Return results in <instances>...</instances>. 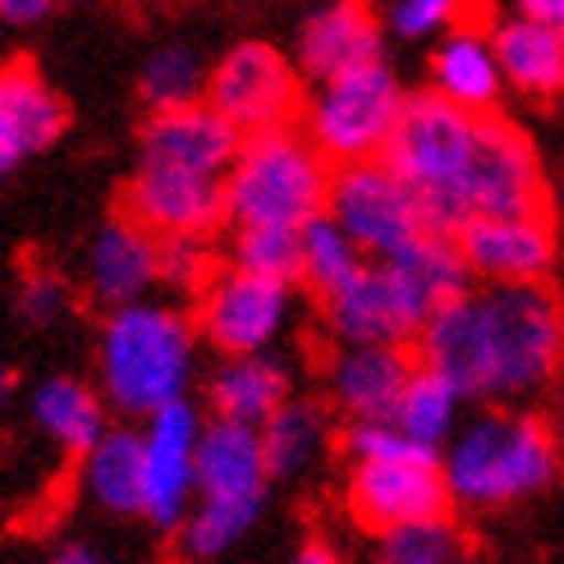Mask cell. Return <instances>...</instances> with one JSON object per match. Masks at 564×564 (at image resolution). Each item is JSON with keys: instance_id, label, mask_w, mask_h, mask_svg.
Returning a JSON list of instances; mask_svg holds the SVG:
<instances>
[{"instance_id": "obj_1", "label": "cell", "mask_w": 564, "mask_h": 564, "mask_svg": "<svg viewBox=\"0 0 564 564\" xmlns=\"http://www.w3.org/2000/svg\"><path fill=\"white\" fill-rule=\"evenodd\" d=\"M330 180V161L307 133H262L248 138L225 175V212L239 230H303L326 216Z\"/></svg>"}, {"instance_id": "obj_2", "label": "cell", "mask_w": 564, "mask_h": 564, "mask_svg": "<svg viewBox=\"0 0 564 564\" xmlns=\"http://www.w3.org/2000/svg\"><path fill=\"white\" fill-rule=\"evenodd\" d=\"M560 436L538 413L496 409L449 445L445 482L464 505H510L546 491L560 477Z\"/></svg>"}, {"instance_id": "obj_3", "label": "cell", "mask_w": 564, "mask_h": 564, "mask_svg": "<svg viewBox=\"0 0 564 564\" xmlns=\"http://www.w3.org/2000/svg\"><path fill=\"white\" fill-rule=\"evenodd\" d=\"M101 386L124 413H161L180 400L193 362V326L175 307L133 303L110 313L101 326Z\"/></svg>"}, {"instance_id": "obj_4", "label": "cell", "mask_w": 564, "mask_h": 564, "mask_svg": "<svg viewBox=\"0 0 564 564\" xmlns=\"http://www.w3.org/2000/svg\"><path fill=\"white\" fill-rule=\"evenodd\" d=\"M473 143H477V116L449 106L436 93H417L404 101V116L394 124V138L381 156L413 188L427 225L445 239H455V193L468 171Z\"/></svg>"}, {"instance_id": "obj_5", "label": "cell", "mask_w": 564, "mask_h": 564, "mask_svg": "<svg viewBox=\"0 0 564 564\" xmlns=\"http://www.w3.org/2000/svg\"><path fill=\"white\" fill-rule=\"evenodd\" d=\"M482 299L491 394H523L555 377L564 358V307L551 285H491Z\"/></svg>"}, {"instance_id": "obj_6", "label": "cell", "mask_w": 564, "mask_h": 564, "mask_svg": "<svg viewBox=\"0 0 564 564\" xmlns=\"http://www.w3.org/2000/svg\"><path fill=\"white\" fill-rule=\"evenodd\" d=\"M404 101L409 97L386 65L345 74L307 101V138L335 171L381 161L404 116Z\"/></svg>"}, {"instance_id": "obj_7", "label": "cell", "mask_w": 564, "mask_h": 564, "mask_svg": "<svg viewBox=\"0 0 564 564\" xmlns=\"http://www.w3.org/2000/svg\"><path fill=\"white\" fill-rule=\"evenodd\" d=\"M496 216H551V197L523 129L505 116H477V143L455 193V235L468 220Z\"/></svg>"}, {"instance_id": "obj_8", "label": "cell", "mask_w": 564, "mask_h": 564, "mask_svg": "<svg viewBox=\"0 0 564 564\" xmlns=\"http://www.w3.org/2000/svg\"><path fill=\"white\" fill-rule=\"evenodd\" d=\"M326 212L354 239V248L372 252L377 262H400L422 239L436 235L427 216H422V203L413 197V188L386 161L335 171Z\"/></svg>"}, {"instance_id": "obj_9", "label": "cell", "mask_w": 564, "mask_h": 564, "mask_svg": "<svg viewBox=\"0 0 564 564\" xmlns=\"http://www.w3.org/2000/svg\"><path fill=\"white\" fill-rule=\"evenodd\" d=\"M436 307L400 262H368L340 294L326 299V326L354 349H404Z\"/></svg>"}, {"instance_id": "obj_10", "label": "cell", "mask_w": 564, "mask_h": 564, "mask_svg": "<svg viewBox=\"0 0 564 564\" xmlns=\"http://www.w3.org/2000/svg\"><path fill=\"white\" fill-rule=\"evenodd\" d=\"M449 505H455V496L445 482V464L432 449L362 459L349 473V514L377 538H390V532L413 523L449 519Z\"/></svg>"}, {"instance_id": "obj_11", "label": "cell", "mask_w": 564, "mask_h": 564, "mask_svg": "<svg viewBox=\"0 0 564 564\" xmlns=\"http://www.w3.org/2000/svg\"><path fill=\"white\" fill-rule=\"evenodd\" d=\"M207 106L220 110L239 133H280L303 116V88L294 65L267 42H239L207 74Z\"/></svg>"}, {"instance_id": "obj_12", "label": "cell", "mask_w": 564, "mask_h": 564, "mask_svg": "<svg viewBox=\"0 0 564 564\" xmlns=\"http://www.w3.org/2000/svg\"><path fill=\"white\" fill-rule=\"evenodd\" d=\"M290 313V285L252 271H220L197 294V330L230 358H252Z\"/></svg>"}, {"instance_id": "obj_13", "label": "cell", "mask_w": 564, "mask_h": 564, "mask_svg": "<svg viewBox=\"0 0 564 564\" xmlns=\"http://www.w3.org/2000/svg\"><path fill=\"white\" fill-rule=\"evenodd\" d=\"M239 152H243V133L207 101L161 110V116L143 124V165H152V171L220 180L235 171Z\"/></svg>"}, {"instance_id": "obj_14", "label": "cell", "mask_w": 564, "mask_h": 564, "mask_svg": "<svg viewBox=\"0 0 564 564\" xmlns=\"http://www.w3.org/2000/svg\"><path fill=\"white\" fill-rule=\"evenodd\" d=\"M120 212L129 220H138L152 239H207L216 225L230 216L225 212V184L220 180H197V175H180V171H152L143 165L124 197Z\"/></svg>"}, {"instance_id": "obj_15", "label": "cell", "mask_w": 564, "mask_h": 564, "mask_svg": "<svg viewBox=\"0 0 564 564\" xmlns=\"http://www.w3.org/2000/svg\"><path fill=\"white\" fill-rule=\"evenodd\" d=\"M468 271L487 275L491 285H546L555 262V225L551 216H496L468 220L455 235Z\"/></svg>"}, {"instance_id": "obj_16", "label": "cell", "mask_w": 564, "mask_h": 564, "mask_svg": "<svg viewBox=\"0 0 564 564\" xmlns=\"http://www.w3.org/2000/svg\"><path fill=\"white\" fill-rule=\"evenodd\" d=\"M197 441H203V422H197L193 404H184V400L152 413L148 432H143V459H148L143 514L161 528L184 519L188 491L197 482Z\"/></svg>"}, {"instance_id": "obj_17", "label": "cell", "mask_w": 564, "mask_h": 564, "mask_svg": "<svg viewBox=\"0 0 564 564\" xmlns=\"http://www.w3.org/2000/svg\"><path fill=\"white\" fill-rule=\"evenodd\" d=\"M417 368L436 372L464 394H491V345H487V317L482 299L464 294L455 303H445L441 313L422 326L417 335Z\"/></svg>"}, {"instance_id": "obj_18", "label": "cell", "mask_w": 564, "mask_h": 564, "mask_svg": "<svg viewBox=\"0 0 564 564\" xmlns=\"http://www.w3.org/2000/svg\"><path fill=\"white\" fill-rule=\"evenodd\" d=\"M69 106L46 88V78L14 61L0 69V180H6L28 152H42L65 133Z\"/></svg>"}, {"instance_id": "obj_19", "label": "cell", "mask_w": 564, "mask_h": 564, "mask_svg": "<svg viewBox=\"0 0 564 564\" xmlns=\"http://www.w3.org/2000/svg\"><path fill=\"white\" fill-rule=\"evenodd\" d=\"M417 377L409 349H349L330 362V390L354 422H394L404 390Z\"/></svg>"}, {"instance_id": "obj_20", "label": "cell", "mask_w": 564, "mask_h": 564, "mask_svg": "<svg viewBox=\"0 0 564 564\" xmlns=\"http://www.w3.org/2000/svg\"><path fill=\"white\" fill-rule=\"evenodd\" d=\"M267 455H262V432L239 427V422H207L203 441H197V487L203 500L225 505H262L267 496Z\"/></svg>"}, {"instance_id": "obj_21", "label": "cell", "mask_w": 564, "mask_h": 564, "mask_svg": "<svg viewBox=\"0 0 564 564\" xmlns=\"http://www.w3.org/2000/svg\"><path fill=\"white\" fill-rule=\"evenodd\" d=\"M303 69L317 74L322 83H335L345 74L381 65V23L362 6H330L307 19L299 33Z\"/></svg>"}, {"instance_id": "obj_22", "label": "cell", "mask_w": 564, "mask_h": 564, "mask_svg": "<svg viewBox=\"0 0 564 564\" xmlns=\"http://www.w3.org/2000/svg\"><path fill=\"white\" fill-rule=\"evenodd\" d=\"M152 280H161V239H152L124 212L110 216L93 243V294L120 313L138 303Z\"/></svg>"}, {"instance_id": "obj_23", "label": "cell", "mask_w": 564, "mask_h": 564, "mask_svg": "<svg viewBox=\"0 0 564 564\" xmlns=\"http://www.w3.org/2000/svg\"><path fill=\"white\" fill-rule=\"evenodd\" d=\"M500 61L491 33L482 23H464L455 28L432 55V83L436 97H445L449 106L468 110V116H491L496 93H500Z\"/></svg>"}, {"instance_id": "obj_24", "label": "cell", "mask_w": 564, "mask_h": 564, "mask_svg": "<svg viewBox=\"0 0 564 564\" xmlns=\"http://www.w3.org/2000/svg\"><path fill=\"white\" fill-rule=\"evenodd\" d=\"M212 409L220 422H239V427L262 432L267 422L290 404V377L271 358H230L212 377Z\"/></svg>"}, {"instance_id": "obj_25", "label": "cell", "mask_w": 564, "mask_h": 564, "mask_svg": "<svg viewBox=\"0 0 564 564\" xmlns=\"http://www.w3.org/2000/svg\"><path fill=\"white\" fill-rule=\"evenodd\" d=\"M496 61L500 74L514 83V88L532 93V97H560L564 93V37H555L546 23L538 19H505L496 33Z\"/></svg>"}, {"instance_id": "obj_26", "label": "cell", "mask_w": 564, "mask_h": 564, "mask_svg": "<svg viewBox=\"0 0 564 564\" xmlns=\"http://www.w3.org/2000/svg\"><path fill=\"white\" fill-rule=\"evenodd\" d=\"M33 417L55 445H65L69 455H83V459H88L106 436V409L97 400V390L74 377L46 381L33 394Z\"/></svg>"}, {"instance_id": "obj_27", "label": "cell", "mask_w": 564, "mask_h": 564, "mask_svg": "<svg viewBox=\"0 0 564 564\" xmlns=\"http://www.w3.org/2000/svg\"><path fill=\"white\" fill-rule=\"evenodd\" d=\"M88 491L116 514H143L148 505V459L138 432H106L88 455Z\"/></svg>"}, {"instance_id": "obj_28", "label": "cell", "mask_w": 564, "mask_h": 564, "mask_svg": "<svg viewBox=\"0 0 564 564\" xmlns=\"http://www.w3.org/2000/svg\"><path fill=\"white\" fill-rule=\"evenodd\" d=\"M326 436H330V422L322 404H285L262 427V455H267L271 477L303 473L322 455Z\"/></svg>"}, {"instance_id": "obj_29", "label": "cell", "mask_w": 564, "mask_h": 564, "mask_svg": "<svg viewBox=\"0 0 564 564\" xmlns=\"http://www.w3.org/2000/svg\"><path fill=\"white\" fill-rule=\"evenodd\" d=\"M455 409H459V390L449 381H441L436 372L417 368V377L404 390L400 413H394V427H400L413 445L441 455V441L449 436V427H455Z\"/></svg>"}, {"instance_id": "obj_30", "label": "cell", "mask_w": 564, "mask_h": 564, "mask_svg": "<svg viewBox=\"0 0 564 564\" xmlns=\"http://www.w3.org/2000/svg\"><path fill=\"white\" fill-rule=\"evenodd\" d=\"M299 243H303V280H307V285H313L322 299L340 294L349 280H354L362 267H368V262H362V252L354 248V239H349L330 216L303 225Z\"/></svg>"}, {"instance_id": "obj_31", "label": "cell", "mask_w": 564, "mask_h": 564, "mask_svg": "<svg viewBox=\"0 0 564 564\" xmlns=\"http://www.w3.org/2000/svg\"><path fill=\"white\" fill-rule=\"evenodd\" d=\"M138 93H143V101L152 106V116H161V110H180V106H197V93H207L203 61L184 46H165L148 61Z\"/></svg>"}, {"instance_id": "obj_32", "label": "cell", "mask_w": 564, "mask_h": 564, "mask_svg": "<svg viewBox=\"0 0 564 564\" xmlns=\"http://www.w3.org/2000/svg\"><path fill=\"white\" fill-rule=\"evenodd\" d=\"M262 505H225V500H203L197 510L184 519L180 528V546L184 555L193 560H212L220 555L230 542H239L243 532L252 528V519H258Z\"/></svg>"}, {"instance_id": "obj_33", "label": "cell", "mask_w": 564, "mask_h": 564, "mask_svg": "<svg viewBox=\"0 0 564 564\" xmlns=\"http://www.w3.org/2000/svg\"><path fill=\"white\" fill-rule=\"evenodd\" d=\"M386 564H464L468 542L455 519H432V523H413L381 538Z\"/></svg>"}, {"instance_id": "obj_34", "label": "cell", "mask_w": 564, "mask_h": 564, "mask_svg": "<svg viewBox=\"0 0 564 564\" xmlns=\"http://www.w3.org/2000/svg\"><path fill=\"white\" fill-rule=\"evenodd\" d=\"M235 267L294 285L303 280V243L299 230H239L235 239Z\"/></svg>"}, {"instance_id": "obj_35", "label": "cell", "mask_w": 564, "mask_h": 564, "mask_svg": "<svg viewBox=\"0 0 564 564\" xmlns=\"http://www.w3.org/2000/svg\"><path fill=\"white\" fill-rule=\"evenodd\" d=\"M216 275H220V267L212 258L207 239H165L161 243V280H171V285H180L188 294H203Z\"/></svg>"}, {"instance_id": "obj_36", "label": "cell", "mask_w": 564, "mask_h": 564, "mask_svg": "<svg viewBox=\"0 0 564 564\" xmlns=\"http://www.w3.org/2000/svg\"><path fill=\"white\" fill-rule=\"evenodd\" d=\"M19 303L28 322H55L69 307V285L61 280V271H28Z\"/></svg>"}, {"instance_id": "obj_37", "label": "cell", "mask_w": 564, "mask_h": 564, "mask_svg": "<svg viewBox=\"0 0 564 564\" xmlns=\"http://www.w3.org/2000/svg\"><path fill=\"white\" fill-rule=\"evenodd\" d=\"M455 6H445V0H404V6H394L390 23H394V33H404V37H427L436 33V28H449L455 23Z\"/></svg>"}, {"instance_id": "obj_38", "label": "cell", "mask_w": 564, "mask_h": 564, "mask_svg": "<svg viewBox=\"0 0 564 564\" xmlns=\"http://www.w3.org/2000/svg\"><path fill=\"white\" fill-rule=\"evenodd\" d=\"M523 14L538 19V23H546L555 37H564V0H528Z\"/></svg>"}, {"instance_id": "obj_39", "label": "cell", "mask_w": 564, "mask_h": 564, "mask_svg": "<svg viewBox=\"0 0 564 564\" xmlns=\"http://www.w3.org/2000/svg\"><path fill=\"white\" fill-rule=\"evenodd\" d=\"M42 14H51L46 0H0V19H10V23H33Z\"/></svg>"}, {"instance_id": "obj_40", "label": "cell", "mask_w": 564, "mask_h": 564, "mask_svg": "<svg viewBox=\"0 0 564 564\" xmlns=\"http://www.w3.org/2000/svg\"><path fill=\"white\" fill-rule=\"evenodd\" d=\"M294 564H340V560H335V551H330V546H303Z\"/></svg>"}, {"instance_id": "obj_41", "label": "cell", "mask_w": 564, "mask_h": 564, "mask_svg": "<svg viewBox=\"0 0 564 564\" xmlns=\"http://www.w3.org/2000/svg\"><path fill=\"white\" fill-rule=\"evenodd\" d=\"M10 390H14V372L6 368V362H0V404L10 400Z\"/></svg>"}, {"instance_id": "obj_42", "label": "cell", "mask_w": 564, "mask_h": 564, "mask_svg": "<svg viewBox=\"0 0 564 564\" xmlns=\"http://www.w3.org/2000/svg\"><path fill=\"white\" fill-rule=\"evenodd\" d=\"M55 564H97V560H93V555H83V551H65Z\"/></svg>"}]
</instances>
